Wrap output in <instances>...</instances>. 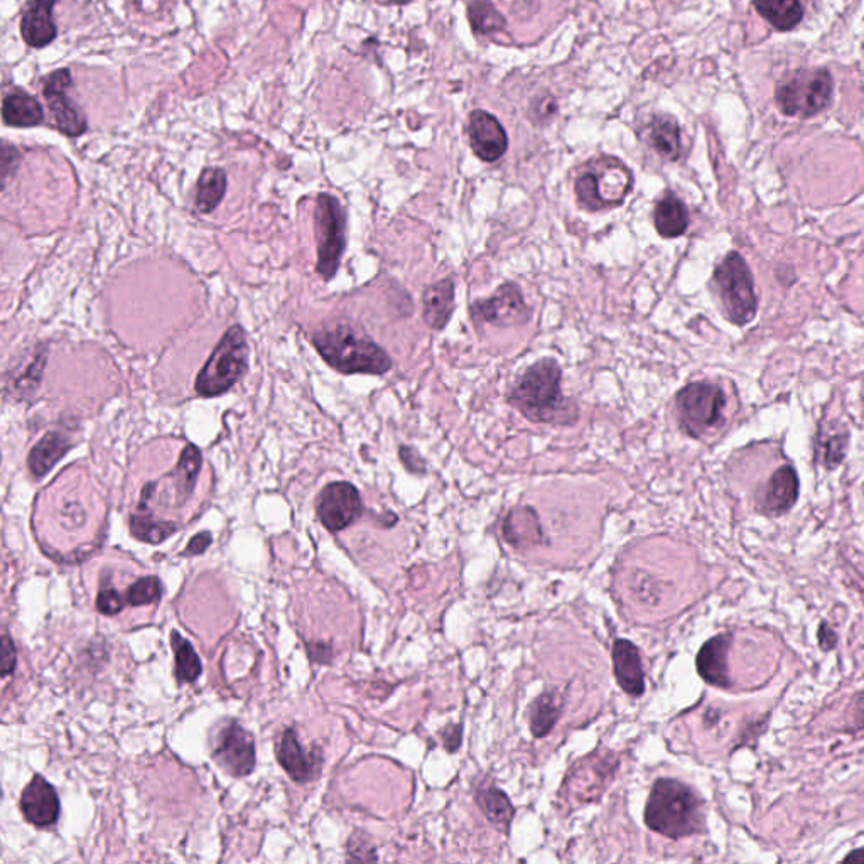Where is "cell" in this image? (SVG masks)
Listing matches in <instances>:
<instances>
[{
	"instance_id": "obj_1",
	"label": "cell",
	"mask_w": 864,
	"mask_h": 864,
	"mask_svg": "<svg viewBox=\"0 0 864 864\" xmlns=\"http://www.w3.org/2000/svg\"><path fill=\"white\" fill-rule=\"evenodd\" d=\"M563 370L553 358L527 369L507 394V403L535 424L575 425L579 407L560 391Z\"/></svg>"
},
{
	"instance_id": "obj_2",
	"label": "cell",
	"mask_w": 864,
	"mask_h": 864,
	"mask_svg": "<svg viewBox=\"0 0 864 864\" xmlns=\"http://www.w3.org/2000/svg\"><path fill=\"white\" fill-rule=\"evenodd\" d=\"M645 824L670 839L700 835L704 829V805L700 795L679 780L661 778L646 801Z\"/></svg>"
},
{
	"instance_id": "obj_3",
	"label": "cell",
	"mask_w": 864,
	"mask_h": 864,
	"mask_svg": "<svg viewBox=\"0 0 864 864\" xmlns=\"http://www.w3.org/2000/svg\"><path fill=\"white\" fill-rule=\"evenodd\" d=\"M312 343L331 369L348 375H384L392 369L387 351L350 324H335L318 330L312 335Z\"/></svg>"
},
{
	"instance_id": "obj_4",
	"label": "cell",
	"mask_w": 864,
	"mask_h": 864,
	"mask_svg": "<svg viewBox=\"0 0 864 864\" xmlns=\"http://www.w3.org/2000/svg\"><path fill=\"white\" fill-rule=\"evenodd\" d=\"M633 188V174L620 159L594 158L576 177V196L590 211L608 210L624 203Z\"/></svg>"
},
{
	"instance_id": "obj_5",
	"label": "cell",
	"mask_w": 864,
	"mask_h": 864,
	"mask_svg": "<svg viewBox=\"0 0 864 864\" xmlns=\"http://www.w3.org/2000/svg\"><path fill=\"white\" fill-rule=\"evenodd\" d=\"M247 336L242 326H232L226 331L219 345L208 358L203 369L196 377V392L201 397H219L237 384L248 369Z\"/></svg>"
},
{
	"instance_id": "obj_6",
	"label": "cell",
	"mask_w": 864,
	"mask_h": 864,
	"mask_svg": "<svg viewBox=\"0 0 864 864\" xmlns=\"http://www.w3.org/2000/svg\"><path fill=\"white\" fill-rule=\"evenodd\" d=\"M713 286L721 303L726 320L746 326L758 312L755 282L748 263L738 252H729L714 269Z\"/></svg>"
},
{
	"instance_id": "obj_7",
	"label": "cell",
	"mask_w": 864,
	"mask_h": 864,
	"mask_svg": "<svg viewBox=\"0 0 864 864\" xmlns=\"http://www.w3.org/2000/svg\"><path fill=\"white\" fill-rule=\"evenodd\" d=\"M726 404V394L719 385L709 382L686 385L676 397L680 429L688 436L700 440L707 431L721 424Z\"/></svg>"
},
{
	"instance_id": "obj_8",
	"label": "cell",
	"mask_w": 864,
	"mask_h": 864,
	"mask_svg": "<svg viewBox=\"0 0 864 864\" xmlns=\"http://www.w3.org/2000/svg\"><path fill=\"white\" fill-rule=\"evenodd\" d=\"M832 88V78L826 70H802L778 85L775 100L780 112L790 118H814L829 106Z\"/></svg>"
},
{
	"instance_id": "obj_9",
	"label": "cell",
	"mask_w": 864,
	"mask_h": 864,
	"mask_svg": "<svg viewBox=\"0 0 864 864\" xmlns=\"http://www.w3.org/2000/svg\"><path fill=\"white\" fill-rule=\"evenodd\" d=\"M318 274L331 281L338 272L346 247V211L335 196L320 195L314 210Z\"/></svg>"
},
{
	"instance_id": "obj_10",
	"label": "cell",
	"mask_w": 864,
	"mask_h": 864,
	"mask_svg": "<svg viewBox=\"0 0 864 864\" xmlns=\"http://www.w3.org/2000/svg\"><path fill=\"white\" fill-rule=\"evenodd\" d=\"M471 314L496 328H515L529 323L532 308L523 299L520 287L507 282L496 289L495 296L474 303Z\"/></svg>"
},
{
	"instance_id": "obj_11",
	"label": "cell",
	"mask_w": 864,
	"mask_h": 864,
	"mask_svg": "<svg viewBox=\"0 0 864 864\" xmlns=\"http://www.w3.org/2000/svg\"><path fill=\"white\" fill-rule=\"evenodd\" d=\"M213 758L226 774L244 777L256 767L254 738L237 723H226L213 741Z\"/></svg>"
},
{
	"instance_id": "obj_12",
	"label": "cell",
	"mask_w": 864,
	"mask_h": 864,
	"mask_svg": "<svg viewBox=\"0 0 864 864\" xmlns=\"http://www.w3.org/2000/svg\"><path fill=\"white\" fill-rule=\"evenodd\" d=\"M316 511H318L321 523L330 532H340V530L350 527L355 520L360 519L363 504H361L360 493L351 483L336 481L321 490L318 502H316Z\"/></svg>"
},
{
	"instance_id": "obj_13",
	"label": "cell",
	"mask_w": 864,
	"mask_h": 864,
	"mask_svg": "<svg viewBox=\"0 0 864 864\" xmlns=\"http://www.w3.org/2000/svg\"><path fill=\"white\" fill-rule=\"evenodd\" d=\"M70 85H72L70 70H58L46 78L42 95L48 102L49 112L53 115L58 131L63 132L64 136L78 137L87 132V119L79 112L78 107L66 97Z\"/></svg>"
},
{
	"instance_id": "obj_14",
	"label": "cell",
	"mask_w": 864,
	"mask_h": 864,
	"mask_svg": "<svg viewBox=\"0 0 864 864\" xmlns=\"http://www.w3.org/2000/svg\"><path fill=\"white\" fill-rule=\"evenodd\" d=\"M468 137L477 158L495 162L504 158L508 149V137L504 125L492 113L474 110L468 121Z\"/></svg>"
},
{
	"instance_id": "obj_15",
	"label": "cell",
	"mask_w": 864,
	"mask_h": 864,
	"mask_svg": "<svg viewBox=\"0 0 864 864\" xmlns=\"http://www.w3.org/2000/svg\"><path fill=\"white\" fill-rule=\"evenodd\" d=\"M21 811L33 826L49 827L60 817V799L57 790L42 777H35L21 797Z\"/></svg>"
},
{
	"instance_id": "obj_16",
	"label": "cell",
	"mask_w": 864,
	"mask_h": 864,
	"mask_svg": "<svg viewBox=\"0 0 864 864\" xmlns=\"http://www.w3.org/2000/svg\"><path fill=\"white\" fill-rule=\"evenodd\" d=\"M799 490H801V483H799L797 471L790 465H783L768 480L767 489L763 492L762 501H760V511L770 515V517L786 515L797 504Z\"/></svg>"
},
{
	"instance_id": "obj_17",
	"label": "cell",
	"mask_w": 864,
	"mask_h": 864,
	"mask_svg": "<svg viewBox=\"0 0 864 864\" xmlns=\"http://www.w3.org/2000/svg\"><path fill=\"white\" fill-rule=\"evenodd\" d=\"M733 643L731 633H721L713 637L701 646L700 654L695 657L698 674L706 680L707 684L716 688L728 689L731 686L728 670L729 646Z\"/></svg>"
},
{
	"instance_id": "obj_18",
	"label": "cell",
	"mask_w": 864,
	"mask_h": 864,
	"mask_svg": "<svg viewBox=\"0 0 864 864\" xmlns=\"http://www.w3.org/2000/svg\"><path fill=\"white\" fill-rule=\"evenodd\" d=\"M57 4L58 0H29L21 21V35L30 48H45L57 39V24L51 14Z\"/></svg>"
},
{
	"instance_id": "obj_19",
	"label": "cell",
	"mask_w": 864,
	"mask_h": 864,
	"mask_svg": "<svg viewBox=\"0 0 864 864\" xmlns=\"http://www.w3.org/2000/svg\"><path fill=\"white\" fill-rule=\"evenodd\" d=\"M613 672L617 677L618 686L628 695L639 698L645 691V676H643L642 657L639 649L628 640H617L613 645Z\"/></svg>"
},
{
	"instance_id": "obj_20",
	"label": "cell",
	"mask_w": 864,
	"mask_h": 864,
	"mask_svg": "<svg viewBox=\"0 0 864 864\" xmlns=\"http://www.w3.org/2000/svg\"><path fill=\"white\" fill-rule=\"evenodd\" d=\"M277 758L289 777L301 783L314 777L321 763L320 756H311L305 752L294 729H287L279 738Z\"/></svg>"
},
{
	"instance_id": "obj_21",
	"label": "cell",
	"mask_w": 864,
	"mask_h": 864,
	"mask_svg": "<svg viewBox=\"0 0 864 864\" xmlns=\"http://www.w3.org/2000/svg\"><path fill=\"white\" fill-rule=\"evenodd\" d=\"M422 305H424L422 316H424L425 324L431 330H444L455 311V281L452 277H446L425 287L424 294H422Z\"/></svg>"
},
{
	"instance_id": "obj_22",
	"label": "cell",
	"mask_w": 864,
	"mask_h": 864,
	"mask_svg": "<svg viewBox=\"0 0 864 864\" xmlns=\"http://www.w3.org/2000/svg\"><path fill=\"white\" fill-rule=\"evenodd\" d=\"M850 432L839 422H823L816 436V461L826 470H836L844 461Z\"/></svg>"
},
{
	"instance_id": "obj_23",
	"label": "cell",
	"mask_w": 864,
	"mask_h": 864,
	"mask_svg": "<svg viewBox=\"0 0 864 864\" xmlns=\"http://www.w3.org/2000/svg\"><path fill=\"white\" fill-rule=\"evenodd\" d=\"M70 449H72V443L63 432L51 431L45 434L27 456V467H29L33 477H46Z\"/></svg>"
},
{
	"instance_id": "obj_24",
	"label": "cell",
	"mask_w": 864,
	"mask_h": 864,
	"mask_svg": "<svg viewBox=\"0 0 864 864\" xmlns=\"http://www.w3.org/2000/svg\"><path fill=\"white\" fill-rule=\"evenodd\" d=\"M654 223L661 237H680L689 229L688 207L674 193L667 192L655 205Z\"/></svg>"
},
{
	"instance_id": "obj_25",
	"label": "cell",
	"mask_w": 864,
	"mask_h": 864,
	"mask_svg": "<svg viewBox=\"0 0 864 864\" xmlns=\"http://www.w3.org/2000/svg\"><path fill=\"white\" fill-rule=\"evenodd\" d=\"M2 119L11 127H36L45 121L41 103L35 97L15 90L5 95L2 103Z\"/></svg>"
},
{
	"instance_id": "obj_26",
	"label": "cell",
	"mask_w": 864,
	"mask_h": 864,
	"mask_svg": "<svg viewBox=\"0 0 864 864\" xmlns=\"http://www.w3.org/2000/svg\"><path fill=\"white\" fill-rule=\"evenodd\" d=\"M649 143L661 158L677 161L682 155L679 124L669 115H657L649 128Z\"/></svg>"
},
{
	"instance_id": "obj_27",
	"label": "cell",
	"mask_w": 864,
	"mask_h": 864,
	"mask_svg": "<svg viewBox=\"0 0 864 864\" xmlns=\"http://www.w3.org/2000/svg\"><path fill=\"white\" fill-rule=\"evenodd\" d=\"M504 535L510 544L527 545L541 542L542 530L532 508H515L504 523Z\"/></svg>"
},
{
	"instance_id": "obj_28",
	"label": "cell",
	"mask_w": 864,
	"mask_h": 864,
	"mask_svg": "<svg viewBox=\"0 0 864 864\" xmlns=\"http://www.w3.org/2000/svg\"><path fill=\"white\" fill-rule=\"evenodd\" d=\"M755 8L778 30H792L804 15L801 0H755Z\"/></svg>"
},
{
	"instance_id": "obj_29",
	"label": "cell",
	"mask_w": 864,
	"mask_h": 864,
	"mask_svg": "<svg viewBox=\"0 0 864 864\" xmlns=\"http://www.w3.org/2000/svg\"><path fill=\"white\" fill-rule=\"evenodd\" d=\"M201 462H203V458H201V453H199L195 444H188L181 453L180 462H177L176 471L173 473V477L176 478V481H174L176 505L185 504L189 495H192L196 480H198L199 470H201Z\"/></svg>"
},
{
	"instance_id": "obj_30",
	"label": "cell",
	"mask_w": 864,
	"mask_h": 864,
	"mask_svg": "<svg viewBox=\"0 0 864 864\" xmlns=\"http://www.w3.org/2000/svg\"><path fill=\"white\" fill-rule=\"evenodd\" d=\"M226 193V174L220 168H207L199 174L196 188V208L199 213H211L222 203Z\"/></svg>"
},
{
	"instance_id": "obj_31",
	"label": "cell",
	"mask_w": 864,
	"mask_h": 864,
	"mask_svg": "<svg viewBox=\"0 0 864 864\" xmlns=\"http://www.w3.org/2000/svg\"><path fill=\"white\" fill-rule=\"evenodd\" d=\"M563 709V700L559 694L554 692H544L539 695L538 700L532 704L530 711V729L535 738H544L553 731L554 725L560 716Z\"/></svg>"
},
{
	"instance_id": "obj_32",
	"label": "cell",
	"mask_w": 864,
	"mask_h": 864,
	"mask_svg": "<svg viewBox=\"0 0 864 864\" xmlns=\"http://www.w3.org/2000/svg\"><path fill=\"white\" fill-rule=\"evenodd\" d=\"M477 802L485 812L490 823L502 827L504 830L508 829L511 819H514V805H511L508 797L501 789H496L495 786L481 789L478 792Z\"/></svg>"
},
{
	"instance_id": "obj_33",
	"label": "cell",
	"mask_w": 864,
	"mask_h": 864,
	"mask_svg": "<svg viewBox=\"0 0 864 864\" xmlns=\"http://www.w3.org/2000/svg\"><path fill=\"white\" fill-rule=\"evenodd\" d=\"M468 20L474 33L481 36L495 35L507 26V21L492 0H471L468 4Z\"/></svg>"
},
{
	"instance_id": "obj_34",
	"label": "cell",
	"mask_w": 864,
	"mask_h": 864,
	"mask_svg": "<svg viewBox=\"0 0 864 864\" xmlns=\"http://www.w3.org/2000/svg\"><path fill=\"white\" fill-rule=\"evenodd\" d=\"M176 523L156 519L151 511H144L143 508L131 519L132 535L139 541L151 542V544H159L170 538L176 532Z\"/></svg>"
},
{
	"instance_id": "obj_35",
	"label": "cell",
	"mask_w": 864,
	"mask_h": 864,
	"mask_svg": "<svg viewBox=\"0 0 864 864\" xmlns=\"http://www.w3.org/2000/svg\"><path fill=\"white\" fill-rule=\"evenodd\" d=\"M171 645H173L174 657H176V669H174V672H176L177 680L180 682H193V680L198 679L203 667H201V662H199L192 643L183 639L177 631H173L171 633Z\"/></svg>"
},
{
	"instance_id": "obj_36",
	"label": "cell",
	"mask_w": 864,
	"mask_h": 864,
	"mask_svg": "<svg viewBox=\"0 0 864 864\" xmlns=\"http://www.w3.org/2000/svg\"><path fill=\"white\" fill-rule=\"evenodd\" d=\"M162 594V587L158 578H143L132 584L127 591V602L132 606L149 605L158 602Z\"/></svg>"
},
{
	"instance_id": "obj_37",
	"label": "cell",
	"mask_w": 864,
	"mask_h": 864,
	"mask_svg": "<svg viewBox=\"0 0 864 864\" xmlns=\"http://www.w3.org/2000/svg\"><path fill=\"white\" fill-rule=\"evenodd\" d=\"M122 606H124V603H122L121 594L113 590V588L102 590L100 594H98L97 608L98 612L103 613V615H118Z\"/></svg>"
},
{
	"instance_id": "obj_38",
	"label": "cell",
	"mask_w": 864,
	"mask_h": 864,
	"mask_svg": "<svg viewBox=\"0 0 864 864\" xmlns=\"http://www.w3.org/2000/svg\"><path fill=\"white\" fill-rule=\"evenodd\" d=\"M398 455H400V459H403L407 470L412 471V473H424L425 462L424 459L418 455V452H414V449H410V447L403 446L400 447V453H398Z\"/></svg>"
},
{
	"instance_id": "obj_39",
	"label": "cell",
	"mask_w": 864,
	"mask_h": 864,
	"mask_svg": "<svg viewBox=\"0 0 864 864\" xmlns=\"http://www.w3.org/2000/svg\"><path fill=\"white\" fill-rule=\"evenodd\" d=\"M2 662H4L2 676H11L15 669V646L8 633H5L4 639H2Z\"/></svg>"
},
{
	"instance_id": "obj_40",
	"label": "cell",
	"mask_w": 864,
	"mask_h": 864,
	"mask_svg": "<svg viewBox=\"0 0 864 864\" xmlns=\"http://www.w3.org/2000/svg\"><path fill=\"white\" fill-rule=\"evenodd\" d=\"M817 639H819V645L823 651L830 652L838 645V633H836L829 625L824 621V624L819 625V631H817Z\"/></svg>"
},
{
	"instance_id": "obj_41",
	"label": "cell",
	"mask_w": 864,
	"mask_h": 864,
	"mask_svg": "<svg viewBox=\"0 0 864 864\" xmlns=\"http://www.w3.org/2000/svg\"><path fill=\"white\" fill-rule=\"evenodd\" d=\"M211 544V535L208 532H201V534L195 535L189 542L188 547L185 550V556H198V554H203L205 551L210 547Z\"/></svg>"
},
{
	"instance_id": "obj_42",
	"label": "cell",
	"mask_w": 864,
	"mask_h": 864,
	"mask_svg": "<svg viewBox=\"0 0 864 864\" xmlns=\"http://www.w3.org/2000/svg\"><path fill=\"white\" fill-rule=\"evenodd\" d=\"M443 740L447 752H456L462 740L461 726H449L443 733Z\"/></svg>"
},
{
	"instance_id": "obj_43",
	"label": "cell",
	"mask_w": 864,
	"mask_h": 864,
	"mask_svg": "<svg viewBox=\"0 0 864 864\" xmlns=\"http://www.w3.org/2000/svg\"><path fill=\"white\" fill-rule=\"evenodd\" d=\"M844 861H851V863H864V848L848 854V856L844 857Z\"/></svg>"
},
{
	"instance_id": "obj_44",
	"label": "cell",
	"mask_w": 864,
	"mask_h": 864,
	"mask_svg": "<svg viewBox=\"0 0 864 864\" xmlns=\"http://www.w3.org/2000/svg\"><path fill=\"white\" fill-rule=\"evenodd\" d=\"M380 2H385V4H409L412 0H380Z\"/></svg>"
}]
</instances>
